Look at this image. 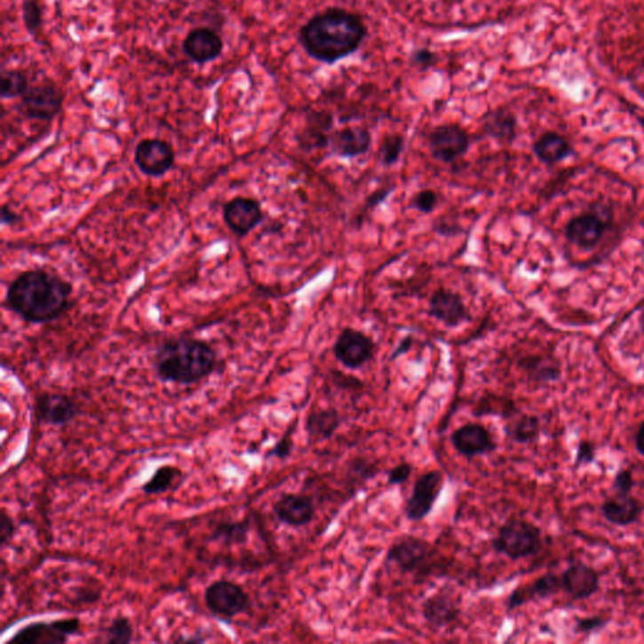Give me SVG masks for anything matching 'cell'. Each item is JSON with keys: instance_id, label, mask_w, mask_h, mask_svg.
Masks as SVG:
<instances>
[{"instance_id": "42", "label": "cell", "mask_w": 644, "mask_h": 644, "mask_svg": "<svg viewBox=\"0 0 644 644\" xmlns=\"http://www.w3.org/2000/svg\"><path fill=\"white\" fill-rule=\"evenodd\" d=\"M15 525L13 519L8 515L7 511L3 510L0 515V543L3 546L7 545L9 541L13 539Z\"/></svg>"}, {"instance_id": "15", "label": "cell", "mask_w": 644, "mask_h": 644, "mask_svg": "<svg viewBox=\"0 0 644 644\" xmlns=\"http://www.w3.org/2000/svg\"><path fill=\"white\" fill-rule=\"evenodd\" d=\"M609 222L598 211H591L571 218L565 229L568 241L574 246L592 248L600 243Z\"/></svg>"}, {"instance_id": "33", "label": "cell", "mask_w": 644, "mask_h": 644, "mask_svg": "<svg viewBox=\"0 0 644 644\" xmlns=\"http://www.w3.org/2000/svg\"><path fill=\"white\" fill-rule=\"evenodd\" d=\"M28 91V81L22 72H5L2 77L3 98L13 99L23 96Z\"/></svg>"}, {"instance_id": "24", "label": "cell", "mask_w": 644, "mask_h": 644, "mask_svg": "<svg viewBox=\"0 0 644 644\" xmlns=\"http://www.w3.org/2000/svg\"><path fill=\"white\" fill-rule=\"evenodd\" d=\"M183 48L189 59L198 63H205L216 60L222 53L223 42L213 30L196 28L187 36Z\"/></svg>"}, {"instance_id": "28", "label": "cell", "mask_w": 644, "mask_h": 644, "mask_svg": "<svg viewBox=\"0 0 644 644\" xmlns=\"http://www.w3.org/2000/svg\"><path fill=\"white\" fill-rule=\"evenodd\" d=\"M570 153L571 147L568 139L554 131L544 132L534 144L535 155L547 165L561 162Z\"/></svg>"}, {"instance_id": "1", "label": "cell", "mask_w": 644, "mask_h": 644, "mask_svg": "<svg viewBox=\"0 0 644 644\" xmlns=\"http://www.w3.org/2000/svg\"><path fill=\"white\" fill-rule=\"evenodd\" d=\"M72 286L44 270L22 272L9 283L5 302L12 313L28 323H50L69 307Z\"/></svg>"}, {"instance_id": "48", "label": "cell", "mask_w": 644, "mask_h": 644, "mask_svg": "<svg viewBox=\"0 0 644 644\" xmlns=\"http://www.w3.org/2000/svg\"><path fill=\"white\" fill-rule=\"evenodd\" d=\"M638 123H640V128H642L644 131V116L638 117Z\"/></svg>"}, {"instance_id": "22", "label": "cell", "mask_w": 644, "mask_h": 644, "mask_svg": "<svg viewBox=\"0 0 644 644\" xmlns=\"http://www.w3.org/2000/svg\"><path fill=\"white\" fill-rule=\"evenodd\" d=\"M600 513L609 524L618 528H627L640 520L643 513V505L631 494L615 492V495L601 504Z\"/></svg>"}, {"instance_id": "21", "label": "cell", "mask_w": 644, "mask_h": 644, "mask_svg": "<svg viewBox=\"0 0 644 644\" xmlns=\"http://www.w3.org/2000/svg\"><path fill=\"white\" fill-rule=\"evenodd\" d=\"M422 616L432 627L449 628L458 622L461 607L452 592L441 591L423 601Z\"/></svg>"}, {"instance_id": "17", "label": "cell", "mask_w": 644, "mask_h": 644, "mask_svg": "<svg viewBox=\"0 0 644 644\" xmlns=\"http://www.w3.org/2000/svg\"><path fill=\"white\" fill-rule=\"evenodd\" d=\"M272 510L281 524L295 529L311 524L316 515L315 504L306 495H282L274 502Z\"/></svg>"}, {"instance_id": "37", "label": "cell", "mask_w": 644, "mask_h": 644, "mask_svg": "<svg viewBox=\"0 0 644 644\" xmlns=\"http://www.w3.org/2000/svg\"><path fill=\"white\" fill-rule=\"evenodd\" d=\"M23 20L26 23L27 29L30 33H35L41 27L42 12L37 3L33 0H27L23 4Z\"/></svg>"}, {"instance_id": "11", "label": "cell", "mask_w": 644, "mask_h": 644, "mask_svg": "<svg viewBox=\"0 0 644 644\" xmlns=\"http://www.w3.org/2000/svg\"><path fill=\"white\" fill-rule=\"evenodd\" d=\"M135 164L147 177H164L175 164V153L171 144L159 139H145L135 149Z\"/></svg>"}, {"instance_id": "27", "label": "cell", "mask_w": 644, "mask_h": 644, "mask_svg": "<svg viewBox=\"0 0 644 644\" xmlns=\"http://www.w3.org/2000/svg\"><path fill=\"white\" fill-rule=\"evenodd\" d=\"M483 131L489 138L504 143H513L517 135V119L515 114L511 113L507 108H497L489 111L483 117Z\"/></svg>"}, {"instance_id": "46", "label": "cell", "mask_w": 644, "mask_h": 644, "mask_svg": "<svg viewBox=\"0 0 644 644\" xmlns=\"http://www.w3.org/2000/svg\"><path fill=\"white\" fill-rule=\"evenodd\" d=\"M634 446H636L637 452L644 457V422L640 423L637 433L634 435Z\"/></svg>"}, {"instance_id": "19", "label": "cell", "mask_w": 644, "mask_h": 644, "mask_svg": "<svg viewBox=\"0 0 644 644\" xmlns=\"http://www.w3.org/2000/svg\"><path fill=\"white\" fill-rule=\"evenodd\" d=\"M562 591L561 576L553 571L544 574L528 585L517 586L506 600L507 612L519 609L530 601L547 600Z\"/></svg>"}, {"instance_id": "16", "label": "cell", "mask_w": 644, "mask_h": 644, "mask_svg": "<svg viewBox=\"0 0 644 644\" xmlns=\"http://www.w3.org/2000/svg\"><path fill=\"white\" fill-rule=\"evenodd\" d=\"M562 592L573 600H585L597 594L600 576L594 568L584 562L570 564L561 574Z\"/></svg>"}, {"instance_id": "20", "label": "cell", "mask_w": 644, "mask_h": 644, "mask_svg": "<svg viewBox=\"0 0 644 644\" xmlns=\"http://www.w3.org/2000/svg\"><path fill=\"white\" fill-rule=\"evenodd\" d=\"M37 414L41 422L54 427H65L80 414L77 404L60 393H44L37 399Z\"/></svg>"}, {"instance_id": "29", "label": "cell", "mask_w": 644, "mask_h": 644, "mask_svg": "<svg viewBox=\"0 0 644 644\" xmlns=\"http://www.w3.org/2000/svg\"><path fill=\"white\" fill-rule=\"evenodd\" d=\"M520 367L535 383H554L561 378V371L558 362L552 356H526L520 362Z\"/></svg>"}, {"instance_id": "43", "label": "cell", "mask_w": 644, "mask_h": 644, "mask_svg": "<svg viewBox=\"0 0 644 644\" xmlns=\"http://www.w3.org/2000/svg\"><path fill=\"white\" fill-rule=\"evenodd\" d=\"M412 62L420 68H429L435 63V54L429 50H418L412 54Z\"/></svg>"}, {"instance_id": "44", "label": "cell", "mask_w": 644, "mask_h": 644, "mask_svg": "<svg viewBox=\"0 0 644 644\" xmlns=\"http://www.w3.org/2000/svg\"><path fill=\"white\" fill-rule=\"evenodd\" d=\"M20 216L15 213L9 205H3L2 207V222L3 225L15 226L20 223Z\"/></svg>"}, {"instance_id": "39", "label": "cell", "mask_w": 644, "mask_h": 644, "mask_svg": "<svg viewBox=\"0 0 644 644\" xmlns=\"http://www.w3.org/2000/svg\"><path fill=\"white\" fill-rule=\"evenodd\" d=\"M595 457H597L595 444L591 441H580L577 444L576 461H574L576 467L591 465L595 461Z\"/></svg>"}, {"instance_id": "49", "label": "cell", "mask_w": 644, "mask_h": 644, "mask_svg": "<svg viewBox=\"0 0 644 644\" xmlns=\"http://www.w3.org/2000/svg\"><path fill=\"white\" fill-rule=\"evenodd\" d=\"M640 328H642L643 332H644V315L642 317H640Z\"/></svg>"}, {"instance_id": "32", "label": "cell", "mask_w": 644, "mask_h": 644, "mask_svg": "<svg viewBox=\"0 0 644 644\" xmlns=\"http://www.w3.org/2000/svg\"><path fill=\"white\" fill-rule=\"evenodd\" d=\"M134 638V627L125 616H117L106 631V642L110 644L130 643Z\"/></svg>"}, {"instance_id": "23", "label": "cell", "mask_w": 644, "mask_h": 644, "mask_svg": "<svg viewBox=\"0 0 644 644\" xmlns=\"http://www.w3.org/2000/svg\"><path fill=\"white\" fill-rule=\"evenodd\" d=\"M331 150L340 158H356L364 155L371 147V134L369 130L350 126L338 130L329 141Z\"/></svg>"}, {"instance_id": "9", "label": "cell", "mask_w": 644, "mask_h": 644, "mask_svg": "<svg viewBox=\"0 0 644 644\" xmlns=\"http://www.w3.org/2000/svg\"><path fill=\"white\" fill-rule=\"evenodd\" d=\"M375 349L377 346L368 335L359 330L346 328L338 335L332 350L340 364L356 370L374 358Z\"/></svg>"}, {"instance_id": "10", "label": "cell", "mask_w": 644, "mask_h": 644, "mask_svg": "<svg viewBox=\"0 0 644 644\" xmlns=\"http://www.w3.org/2000/svg\"><path fill=\"white\" fill-rule=\"evenodd\" d=\"M470 147V135L457 123H444L432 130L429 134V150L440 162L455 163L465 155Z\"/></svg>"}, {"instance_id": "14", "label": "cell", "mask_w": 644, "mask_h": 644, "mask_svg": "<svg viewBox=\"0 0 644 644\" xmlns=\"http://www.w3.org/2000/svg\"><path fill=\"white\" fill-rule=\"evenodd\" d=\"M63 95L53 84H39L23 95L22 113L33 120H52L62 108Z\"/></svg>"}, {"instance_id": "41", "label": "cell", "mask_w": 644, "mask_h": 644, "mask_svg": "<svg viewBox=\"0 0 644 644\" xmlns=\"http://www.w3.org/2000/svg\"><path fill=\"white\" fill-rule=\"evenodd\" d=\"M293 449L292 433L291 431L286 432V434L281 438L274 449L270 450L268 457H276L278 459H285L291 455Z\"/></svg>"}, {"instance_id": "36", "label": "cell", "mask_w": 644, "mask_h": 644, "mask_svg": "<svg viewBox=\"0 0 644 644\" xmlns=\"http://www.w3.org/2000/svg\"><path fill=\"white\" fill-rule=\"evenodd\" d=\"M440 196L432 189L420 190L410 201V207L420 213H432L437 208Z\"/></svg>"}, {"instance_id": "26", "label": "cell", "mask_w": 644, "mask_h": 644, "mask_svg": "<svg viewBox=\"0 0 644 644\" xmlns=\"http://www.w3.org/2000/svg\"><path fill=\"white\" fill-rule=\"evenodd\" d=\"M505 434L511 442L517 444H531L539 440L541 422L534 414L517 412L506 418L504 425Z\"/></svg>"}, {"instance_id": "34", "label": "cell", "mask_w": 644, "mask_h": 644, "mask_svg": "<svg viewBox=\"0 0 644 644\" xmlns=\"http://www.w3.org/2000/svg\"><path fill=\"white\" fill-rule=\"evenodd\" d=\"M404 150V138L402 135H388L384 138L380 147V160L386 166L394 165Z\"/></svg>"}, {"instance_id": "5", "label": "cell", "mask_w": 644, "mask_h": 644, "mask_svg": "<svg viewBox=\"0 0 644 644\" xmlns=\"http://www.w3.org/2000/svg\"><path fill=\"white\" fill-rule=\"evenodd\" d=\"M205 606L217 618L231 621L250 609V600L246 591L231 580L211 583L204 592Z\"/></svg>"}, {"instance_id": "30", "label": "cell", "mask_w": 644, "mask_h": 644, "mask_svg": "<svg viewBox=\"0 0 644 644\" xmlns=\"http://www.w3.org/2000/svg\"><path fill=\"white\" fill-rule=\"evenodd\" d=\"M181 471L174 465H165L154 473L149 481L145 482L143 491L147 495H160L169 491L172 485L181 477Z\"/></svg>"}, {"instance_id": "31", "label": "cell", "mask_w": 644, "mask_h": 644, "mask_svg": "<svg viewBox=\"0 0 644 644\" xmlns=\"http://www.w3.org/2000/svg\"><path fill=\"white\" fill-rule=\"evenodd\" d=\"M250 524L247 521L220 522L211 534V540L225 544H243L248 539Z\"/></svg>"}, {"instance_id": "18", "label": "cell", "mask_w": 644, "mask_h": 644, "mask_svg": "<svg viewBox=\"0 0 644 644\" xmlns=\"http://www.w3.org/2000/svg\"><path fill=\"white\" fill-rule=\"evenodd\" d=\"M428 314L449 328H457L470 320V313L461 296L446 289L433 292L429 298Z\"/></svg>"}, {"instance_id": "2", "label": "cell", "mask_w": 644, "mask_h": 644, "mask_svg": "<svg viewBox=\"0 0 644 644\" xmlns=\"http://www.w3.org/2000/svg\"><path fill=\"white\" fill-rule=\"evenodd\" d=\"M368 29L360 15L330 8L314 15L301 28L300 41L308 56L320 62L337 63L356 52Z\"/></svg>"}, {"instance_id": "47", "label": "cell", "mask_w": 644, "mask_h": 644, "mask_svg": "<svg viewBox=\"0 0 644 644\" xmlns=\"http://www.w3.org/2000/svg\"><path fill=\"white\" fill-rule=\"evenodd\" d=\"M389 195V190H379V192H375L373 195L369 198V201H370V205H377L379 204L380 202L384 201V199L386 198Z\"/></svg>"}, {"instance_id": "3", "label": "cell", "mask_w": 644, "mask_h": 644, "mask_svg": "<svg viewBox=\"0 0 644 644\" xmlns=\"http://www.w3.org/2000/svg\"><path fill=\"white\" fill-rule=\"evenodd\" d=\"M218 355L201 338L179 337L166 340L155 354L156 374L165 383L190 386L202 382L216 370Z\"/></svg>"}, {"instance_id": "35", "label": "cell", "mask_w": 644, "mask_h": 644, "mask_svg": "<svg viewBox=\"0 0 644 644\" xmlns=\"http://www.w3.org/2000/svg\"><path fill=\"white\" fill-rule=\"evenodd\" d=\"M608 623H609V618L604 616H583V618L576 619L574 632L576 634L589 636V634L598 633V632L604 630Z\"/></svg>"}, {"instance_id": "6", "label": "cell", "mask_w": 644, "mask_h": 644, "mask_svg": "<svg viewBox=\"0 0 644 644\" xmlns=\"http://www.w3.org/2000/svg\"><path fill=\"white\" fill-rule=\"evenodd\" d=\"M433 555V546L427 540L407 535L390 545L386 564L394 565L403 574H418L427 569Z\"/></svg>"}, {"instance_id": "40", "label": "cell", "mask_w": 644, "mask_h": 644, "mask_svg": "<svg viewBox=\"0 0 644 644\" xmlns=\"http://www.w3.org/2000/svg\"><path fill=\"white\" fill-rule=\"evenodd\" d=\"M412 473V465L407 464V462L394 465L388 473V485H403V483L409 480Z\"/></svg>"}, {"instance_id": "38", "label": "cell", "mask_w": 644, "mask_h": 644, "mask_svg": "<svg viewBox=\"0 0 644 644\" xmlns=\"http://www.w3.org/2000/svg\"><path fill=\"white\" fill-rule=\"evenodd\" d=\"M634 486H636V480L631 470L622 468L616 473L615 480H613V489L616 494H632Z\"/></svg>"}, {"instance_id": "25", "label": "cell", "mask_w": 644, "mask_h": 644, "mask_svg": "<svg viewBox=\"0 0 644 644\" xmlns=\"http://www.w3.org/2000/svg\"><path fill=\"white\" fill-rule=\"evenodd\" d=\"M340 413L335 408H317L311 410L306 418V432L310 442L329 441L341 425Z\"/></svg>"}, {"instance_id": "45", "label": "cell", "mask_w": 644, "mask_h": 644, "mask_svg": "<svg viewBox=\"0 0 644 644\" xmlns=\"http://www.w3.org/2000/svg\"><path fill=\"white\" fill-rule=\"evenodd\" d=\"M413 345V338L412 337H405L403 340L399 343L397 349L394 350V353H393L392 359H397L399 356L403 355V354L409 352L410 347H412Z\"/></svg>"}, {"instance_id": "7", "label": "cell", "mask_w": 644, "mask_h": 644, "mask_svg": "<svg viewBox=\"0 0 644 644\" xmlns=\"http://www.w3.org/2000/svg\"><path fill=\"white\" fill-rule=\"evenodd\" d=\"M444 486L441 471L433 470L420 474L414 482L412 495L405 502L404 515L412 522H419L429 516Z\"/></svg>"}, {"instance_id": "13", "label": "cell", "mask_w": 644, "mask_h": 644, "mask_svg": "<svg viewBox=\"0 0 644 644\" xmlns=\"http://www.w3.org/2000/svg\"><path fill=\"white\" fill-rule=\"evenodd\" d=\"M223 220L229 231L244 237L263 220V211L258 201L247 196H235L223 207Z\"/></svg>"}, {"instance_id": "8", "label": "cell", "mask_w": 644, "mask_h": 644, "mask_svg": "<svg viewBox=\"0 0 644 644\" xmlns=\"http://www.w3.org/2000/svg\"><path fill=\"white\" fill-rule=\"evenodd\" d=\"M81 622L77 618L57 619L53 622H36L17 632L8 643L18 644H60L68 637L80 632Z\"/></svg>"}, {"instance_id": "4", "label": "cell", "mask_w": 644, "mask_h": 644, "mask_svg": "<svg viewBox=\"0 0 644 644\" xmlns=\"http://www.w3.org/2000/svg\"><path fill=\"white\" fill-rule=\"evenodd\" d=\"M491 545L497 554L521 561L539 554L544 546L543 531L528 520L511 519L498 529Z\"/></svg>"}, {"instance_id": "12", "label": "cell", "mask_w": 644, "mask_h": 644, "mask_svg": "<svg viewBox=\"0 0 644 644\" xmlns=\"http://www.w3.org/2000/svg\"><path fill=\"white\" fill-rule=\"evenodd\" d=\"M453 449L467 459L489 455L497 449L494 435L485 425L468 423L456 429L450 435Z\"/></svg>"}]
</instances>
